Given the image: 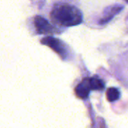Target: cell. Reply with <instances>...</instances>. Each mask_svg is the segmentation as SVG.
<instances>
[{
	"label": "cell",
	"instance_id": "cell-1",
	"mask_svg": "<svg viewBox=\"0 0 128 128\" xmlns=\"http://www.w3.org/2000/svg\"><path fill=\"white\" fill-rule=\"evenodd\" d=\"M52 20L58 24L70 27L77 26L82 22V14L75 6L68 4H57L51 12Z\"/></svg>",
	"mask_w": 128,
	"mask_h": 128
},
{
	"label": "cell",
	"instance_id": "cell-2",
	"mask_svg": "<svg viewBox=\"0 0 128 128\" xmlns=\"http://www.w3.org/2000/svg\"><path fill=\"white\" fill-rule=\"evenodd\" d=\"M41 43L44 45L48 46L63 58H66L68 55V51L66 45L59 39L52 37H46L41 40Z\"/></svg>",
	"mask_w": 128,
	"mask_h": 128
},
{
	"label": "cell",
	"instance_id": "cell-3",
	"mask_svg": "<svg viewBox=\"0 0 128 128\" xmlns=\"http://www.w3.org/2000/svg\"><path fill=\"white\" fill-rule=\"evenodd\" d=\"M34 25L39 34H46L56 32V28L44 17L37 16L34 19Z\"/></svg>",
	"mask_w": 128,
	"mask_h": 128
},
{
	"label": "cell",
	"instance_id": "cell-4",
	"mask_svg": "<svg viewBox=\"0 0 128 128\" xmlns=\"http://www.w3.org/2000/svg\"><path fill=\"white\" fill-rule=\"evenodd\" d=\"M91 91V87L89 85V78H85L81 82H80L76 88L75 93L76 95L81 99H86L88 98Z\"/></svg>",
	"mask_w": 128,
	"mask_h": 128
},
{
	"label": "cell",
	"instance_id": "cell-5",
	"mask_svg": "<svg viewBox=\"0 0 128 128\" xmlns=\"http://www.w3.org/2000/svg\"><path fill=\"white\" fill-rule=\"evenodd\" d=\"M89 85L91 90L101 91L105 88V84L104 81L98 76L89 78Z\"/></svg>",
	"mask_w": 128,
	"mask_h": 128
},
{
	"label": "cell",
	"instance_id": "cell-6",
	"mask_svg": "<svg viewBox=\"0 0 128 128\" xmlns=\"http://www.w3.org/2000/svg\"><path fill=\"white\" fill-rule=\"evenodd\" d=\"M106 98L110 102H114L120 98V92L116 88H110L106 91Z\"/></svg>",
	"mask_w": 128,
	"mask_h": 128
},
{
	"label": "cell",
	"instance_id": "cell-7",
	"mask_svg": "<svg viewBox=\"0 0 128 128\" xmlns=\"http://www.w3.org/2000/svg\"><path fill=\"white\" fill-rule=\"evenodd\" d=\"M126 1H127V0H126Z\"/></svg>",
	"mask_w": 128,
	"mask_h": 128
}]
</instances>
